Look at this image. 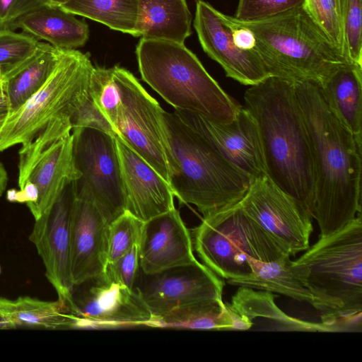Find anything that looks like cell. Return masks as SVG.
I'll return each mask as SVG.
<instances>
[{
	"label": "cell",
	"mask_w": 362,
	"mask_h": 362,
	"mask_svg": "<svg viewBox=\"0 0 362 362\" xmlns=\"http://www.w3.org/2000/svg\"><path fill=\"white\" fill-rule=\"evenodd\" d=\"M293 85L313 153L311 216L320 235H327L361 216L362 145L330 111L317 83L301 81Z\"/></svg>",
	"instance_id": "1"
},
{
	"label": "cell",
	"mask_w": 362,
	"mask_h": 362,
	"mask_svg": "<svg viewBox=\"0 0 362 362\" xmlns=\"http://www.w3.org/2000/svg\"><path fill=\"white\" fill-rule=\"evenodd\" d=\"M244 100V107L259 131L267 175L311 215L313 153L293 83L269 76L250 86L245 92Z\"/></svg>",
	"instance_id": "2"
},
{
	"label": "cell",
	"mask_w": 362,
	"mask_h": 362,
	"mask_svg": "<svg viewBox=\"0 0 362 362\" xmlns=\"http://www.w3.org/2000/svg\"><path fill=\"white\" fill-rule=\"evenodd\" d=\"M290 269L320 305L321 322L361 332L362 219L318 240Z\"/></svg>",
	"instance_id": "3"
},
{
	"label": "cell",
	"mask_w": 362,
	"mask_h": 362,
	"mask_svg": "<svg viewBox=\"0 0 362 362\" xmlns=\"http://www.w3.org/2000/svg\"><path fill=\"white\" fill-rule=\"evenodd\" d=\"M227 18L252 32L255 49L270 76L293 83L310 81L322 86L339 69L354 64L330 41L303 6L258 21H240L228 15Z\"/></svg>",
	"instance_id": "4"
},
{
	"label": "cell",
	"mask_w": 362,
	"mask_h": 362,
	"mask_svg": "<svg viewBox=\"0 0 362 362\" xmlns=\"http://www.w3.org/2000/svg\"><path fill=\"white\" fill-rule=\"evenodd\" d=\"M164 119L174 163L170 185L180 202L203 217L238 203L253 179L174 112L164 111Z\"/></svg>",
	"instance_id": "5"
},
{
	"label": "cell",
	"mask_w": 362,
	"mask_h": 362,
	"mask_svg": "<svg viewBox=\"0 0 362 362\" xmlns=\"http://www.w3.org/2000/svg\"><path fill=\"white\" fill-rule=\"evenodd\" d=\"M136 56L141 78L175 107L228 123L240 107L185 44L141 38Z\"/></svg>",
	"instance_id": "6"
},
{
	"label": "cell",
	"mask_w": 362,
	"mask_h": 362,
	"mask_svg": "<svg viewBox=\"0 0 362 362\" xmlns=\"http://www.w3.org/2000/svg\"><path fill=\"white\" fill-rule=\"evenodd\" d=\"M191 235L203 264L226 280L249 275L250 257L271 262L289 255L243 211L239 202L203 217Z\"/></svg>",
	"instance_id": "7"
},
{
	"label": "cell",
	"mask_w": 362,
	"mask_h": 362,
	"mask_svg": "<svg viewBox=\"0 0 362 362\" xmlns=\"http://www.w3.org/2000/svg\"><path fill=\"white\" fill-rule=\"evenodd\" d=\"M93 68L89 54L61 49L57 65L45 84L7 117L0 131V152L30 141L54 119L71 120L88 94Z\"/></svg>",
	"instance_id": "8"
},
{
	"label": "cell",
	"mask_w": 362,
	"mask_h": 362,
	"mask_svg": "<svg viewBox=\"0 0 362 362\" xmlns=\"http://www.w3.org/2000/svg\"><path fill=\"white\" fill-rule=\"evenodd\" d=\"M112 71L120 99L115 124L117 138L170 184L174 163L164 110L130 71L119 66Z\"/></svg>",
	"instance_id": "9"
},
{
	"label": "cell",
	"mask_w": 362,
	"mask_h": 362,
	"mask_svg": "<svg viewBox=\"0 0 362 362\" xmlns=\"http://www.w3.org/2000/svg\"><path fill=\"white\" fill-rule=\"evenodd\" d=\"M71 130L70 119H54L18 152V187L30 184L37 191V200L27 204L35 220L51 207L67 184L81 177L73 157Z\"/></svg>",
	"instance_id": "10"
},
{
	"label": "cell",
	"mask_w": 362,
	"mask_h": 362,
	"mask_svg": "<svg viewBox=\"0 0 362 362\" xmlns=\"http://www.w3.org/2000/svg\"><path fill=\"white\" fill-rule=\"evenodd\" d=\"M73 157L81 177L76 197L93 202L109 223L126 211L116 137L83 127L72 130Z\"/></svg>",
	"instance_id": "11"
},
{
	"label": "cell",
	"mask_w": 362,
	"mask_h": 362,
	"mask_svg": "<svg viewBox=\"0 0 362 362\" xmlns=\"http://www.w3.org/2000/svg\"><path fill=\"white\" fill-rule=\"evenodd\" d=\"M239 204L291 257L309 247L313 217L267 175L252 180Z\"/></svg>",
	"instance_id": "12"
},
{
	"label": "cell",
	"mask_w": 362,
	"mask_h": 362,
	"mask_svg": "<svg viewBox=\"0 0 362 362\" xmlns=\"http://www.w3.org/2000/svg\"><path fill=\"white\" fill-rule=\"evenodd\" d=\"M224 279L198 260L146 274L139 270L134 290L153 317L197 304L223 301Z\"/></svg>",
	"instance_id": "13"
},
{
	"label": "cell",
	"mask_w": 362,
	"mask_h": 362,
	"mask_svg": "<svg viewBox=\"0 0 362 362\" xmlns=\"http://www.w3.org/2000/svg\"><path fill=\"white\" fill-rule=\"evenodd\" d=\"M71 329H115L146 326L152 315L134 290L103 274L74 286Z\"/></svg>",
	"instance_id": "14"
},
{
	"label": "cell",
	"mask_w": 362,
	"mask_h": 362,
	"mask_svg": "<svg viewBox=\"0 0 362 362\" xmlns=\"http://www.w3.org/2000/svg\"><path fill=\"white\" fill-rule=\"evenodd\" d=\"M76 199L74 182L66 185L51 207L35 220L29 240L42 258L45 275L58 298L72 305L71 272L72 214Z\"/></svg>",
	"instance_id": "15"
},
{
	"label": "cell",
	"mask_w": 362,
	"mask_h": 362,
	"mask_svg": "<svg viewBox=\"0 0 362 362\" xmlns=\"http://www.w3.org/2000/svg\"><path fill=\"white\" fill-rule=\"evenodd\" d=\"M174 113L253 180L267 175L259 131L244 106L239 107L235 118L228 123L214 122L185 110H175Z\"/></svg>",
	"instance_id": "16"
},
{
	"label": "cell",
	"mask_w": 362,
	"mask_h": 362,
	"mask_svg": "<svg viewBox=\"0 0 362 362\" xmlns=\"http://www.w3.org/2000/svg\"><path fill=\"white\" fill-rule=\"evenodd\" d=\"M194 27L203 50L221 66L227 77L254 86L270 76L255 49L243 50L234 44L230 28L208 2L196 1Z\"/></svg>",
	"instance_id": "17"
},
{
	"label": "cell",
	"mask_w": 362,
	"mask_h": 362,
	"mask_svg": "<svg viewBox=\"0 0 362 362\" xmlns=\"http://www.w3.org/2000/svg\"><path fill=\"white\" fill-rule=\"evenodd\" d=\"M115 140L126 211L144 222L175 208L170 184L123 141Z\"/></svg>",
	"instance_id": "18"
},
{
	"label": "cell",
	"mask_w": 362,
	"mask_h": 362,
	"mask_svg": "<svg viewBox=\"0 0 362 362\" xmlns=\"http://www.w3.org/2000/svg\"><path fill=\"white\" fill-rule=\"evenodd\" d=\"M139 255L140 270L146 274L197 260L191 232L175 208L144 222Z\"/></svg>",
	"instance_id": "19"
},
{
	"label": "cell",
	"mask_w": 362,
	"mask_h": 362,
	"mask_svg": "<svg viewBox=\"0 0 362 362\" xmlns=\"http://www.w3.org/2000/svg\"><path fill=\"white\" fill-rule=\"evenodd\" d=\"M109 225L93 202L76 197L72 214L71 248L74 286L104 272L107 264Z\"/></svg>",
	"instance_id": "20"
},
{
	"label": "cell",
	"mask_w": 362,
	"mask_h": 362,
	"mask_svg": "<svg viewBox=\"0 0 362 362\" xmlns=\"http://www.w3.org/2000/svg\"><path fill=\"white\" fill-rule=\"evenodd\" d=\"M277 295L240 286L226 306L236 322V330L310 332H341L337 327L289 316L275 303Z\"/></svg>",
	"instance_id": "21"
},
{
	"label": "cell",
	"mask_w": 362,
	"mask_h": 362,
	"mask_svg": "<svg viewBox=\"0 0 362 362\" xmlns=\"http://www.w3.org/2000/svg\"><path fill=\"white\" fill-rule=\"evenodd\" d=\"M44 40L58 49H76L89 37L88 25L60 6H44L17 18L11 29Z\"/></svg>",
	"instance_id": "22"
},
{
	"label": "cell",
	"mask_w": 362,
	"mask_h": 362,
	"mask_svg": "<svg viewBox=\"0 0 362 362\" xmlns=\"http://www.w3.org/2000/svg\"><path fill=\"white\" fill-rule=\"evenodd\" d=\"M362 66L349 64L320 86L330 111L362 145Z\"/></svg>",
	"instance_id": "23"
},
{
	"label": "cell",
	"mask_w": 362,
	"mask_h": 362,
	"mask_svg": "<svg viewBox=\"0 0 362 362\" xmlns=\"http://www.w3.org/2000/svg\"><path fill=\"white\" fill-rule=\"evenodd\" d=\"M191 23L186 0H138L137 37L185 44Z\"/></svg>",
	"instance_id": "24"
},
{
	"label": "cell",
	"mask_w": 362,
	"mask_h": 362,
	"mask_svg": "<svg viewBox=\"0 0 362 362\" xmlns=\"http://www.w3.org/2000/svg\"><path fill=\"white\" fill-rule=\"evenodd\" d=\"M61 49L39 41L34 53L1 81L9 115L16 111L45 84L59 60Z\"/></svg>",
	"instance_id": "25"
},
{
	"label": "cell",
	"mask_w": 362,
	"mask_h": 362,
	"mask_svg": "<svg viewBox=\"0 0 362 362\" xmlns=\"http://www.w3.org/2000/svg\"><path fill=\"white\" fill-rule=\"evenodd\" d=\"M0 314L6 322L7 329H71L74 321L69 305L59 298L46 301L30 296L16 299L0 297Z\"/></svg>",
	"instance_id": "26"
},
{
	"label": "cell",
	"mask_w": 362,
	"mask_h": 362,
	"mask_svg": "<svg viewBox=\"0 0 362 362\" xmlns=\"http://www.w3.org/2000/svg\"><path fill=\"white\" fill-rule=\"evenodd\" d=\"M291 256L286 255L271 262L249 259L252 272L245 277L227 280L233 286H245L284 295L310 304L318 312L320 305L312 293L290 269Z\"/></svg>",
	"instance_id": "27"
},
{
	"label": "cell",
	"mask_w": 362,
	"mask_h": 362,
	"mask_svg": "<svg viewBox=\"0 0 362 362\" xmlns=\"http://www.w3.org/2000/svg\"><path fill=\"white\" fill-rule=\"evenodd\" d=\"M148 327L208 330H236V322L223 301L200 303L153 317Z\"/></svg>",
	"instance_id": "28"
},
{
	"label": "cell",
	"mask_w": 362,
	"mask_h": 362,
	"mask_svg": "<svg viewBox=\"0 0 362 362\" xmlns=\"http://www.w3.org/2000/svg\"><path fill=\"white\" fill-rule=\"evenodd\" d=\"M59 6L74 15L137 37L138 0H69Z\"/></svg>",
	"instance_id": "29"
},
{
	"label": "cell",
	"mask_w": 362,
	"mask_h": 362,
	"mask_svg": "<svg viewBox=\"0 0 362 362\" xmlns=\"http://www.w3.org/2000/svg\"><path fill=\"white\" fill-rule=\"evenodd\" d=\"M39 40L8 29L0 30V81L23 64L35 51Z\"/></svg>",
	"instance_id": "30"
},
{
	"label": "cell",
	"mask_w": 362,
	"mask_h": 362,
	"mask_svg": "<svg viewBox=\"0 0 362 362\" xmlns=\"http://www.w3.org/2000/svg\"><path fill=\"white\" fill-rule=\"evenodd\" d=\"M143 224L144 221L127 211L110 223L107 232V264L115 262L134 245H139Z\"/></svg>",
	"instance_id": "31"
},
{
	"label": "cell",
	"mask_w": 362,
	"mask_h": 362,
	"mask_svg": "<svg viewBox=\"0 0 362 362\" xmlns=\"http://www.w3.org/2000/svg\"><path fill=\"white\" fill-rule=\"evenodd\" d=\"M88 93L95 106L115 130L120 99L113 77L112 67L94 66L90 76Z\"/></svg>",
	"instance_id": "32"
},
{
	"label": "cell",
	"mask_w": 362,
	"mask_h": 362,
	"mask_svg": "<svg viewBox=\"0 0 362 362\" xmlns=\"http://www.w3.org/2000/svg\"><path fill=\"white\" fill-rule=\"evenodd\" d=\"M344 53L362 66V0H339Z\"/></svg>",
	"instance_id": "33"
},
{
	"label": "cell",
	"mask_w": 362,
	"mask_h": 362,
	"mask_svg": "<svg viewBox=\"0 0 362 362\" xmlns=\"http://www.w3.org/2000/svg\"><path fill=\"white\" fill-rule=\"evenodd\" d=\"M303 6L330 41L345 55L339 0H304Z\"/></svg>",
	"instance_id": "34"
},
{
	"label": "cell",
	"mask_w": 362,
	"mask_h": 362,
	"mask_svg": "<svg viewBox=\"0 0 362 362\" xmlns=\"http://www.w3.org/2000/svg\"><path fill=\"white\" fill-rule=\"evenodd\" d=\"M304 0H238L234 16L249 21L268 18L303 6Z\"/></svg>",
	"instance_id": "35"
},
{
	"label": "cell",
	"mask_w": 362,
	"mask_h": 362,
	"mask_svg": "<svg viewBox=\"0 0 362 362\" xmlns=\"http://www.w3.org/2000/svg\"><path fill=\"white\" fill-rule=\"evenodd\" d=\"M139 270V245H136L115 262L107 263L103 274L107 279L134 290Z\"/></svg>",
	"instance_id": "36"
},
{
	"label": "cell",
	"mask_w": 362,
	"mask_h": 362,
	"mask_svg": "<svg viewBox=\"0 0 362 362\" xmlns=\"http://www.w3.org/2000/svg\"><path fill=\"white\" fill-rule=\"evenodd\" d=\"M71 125L72 130L93 128L117 137L112 125L93 104L89 93L71 117Z\"/></svg>",
	"instance_id": "37"
},
{
	"label": "cell",
	"mask_w": 362,
	"mask_h": 362,
	"mask_svg": "<svg viewBox=\"0 0 362 362\" xmlns=\"http://www.w3.org/2000/svg\"><path fill=\"white\" fill-rule=\"evenodd\" d=\"M49 0H16L11 10L9 24L21 15L47 6Z\"/></svg>",
	"instance_id": "38"
},
{
	"label": "cell",
	"mask_w": 362,
	"mask_h": 362,
	"mask_svg": "<svg viewBox=\"0 0 362 362\" xmlns=\"http://www.w3.org/2000/svg\"><path fill=\"white\" fill-rule=\"evenodd\" d=\"M16 1L0 0V30L11 29L10 16Z\"/></svg>",
	"instance_id": "39"
},
{
	"label": "cell",
	"mask_w": 362,
	"mask_h": 362,
	"mask_svg": "<svg viewBox=\"0 0 362 362\" xmlns=\"http://www.w3.org/2000/svg\"><path fill=\"white\" fill-rule=\"evenodd\" d=\"M8 115L9 110L2 88V85L0 81V131L3 127Z\"/></svg>",
	"instance_id": "40"
},
{
	"label": "cell",
	"mask_w": 362,
	"mask_h": 362,
	"mask_svg": "<svg viewBox=\"0 0 362 362\" xmlns=\"http://www.w3.org/2000/svg\"><path fill=\"white\" fill-rule=\"evenodd\" d=\"M7 180V173L2 163L0 162V197L6 189Z\"/></svg>",
	"instance_id": "41"
},
{
	"label": "cell",
	"mask_w": 362,
	"mask_h": 362,
	"mask_svg": "<svg viewBox=\"0 0 362 362\" xmlns=\"http://www.w3.org/2000/svg\"><path fill=\"white\" fill-rule=\"evenodd\" d=\"M69 0H49L47 5L59 6Z\"/></svg>",
	"instance_id": "42"
},
{
	"label": "cell",
	"mask_w": 362,
	"mask_h": 362,
	"mask_svg": "<svg viewBox=\"0 0 362 362\" xmlns=\"http://www.w3.org/2000/svg\"><path fill=\"white\" fill-rule=\"evenodd\" d=\"M0 329H7L6 322L0 314Z\"/></svg>",
	"instance_id": "43"
},
{
	"label": "cell",
	"mask_w": 362,
	"mask_h": 362,
	"mask_svg": "<svg viewBox=\"0 0 362 362\" xmlns=\"http://www.w3.org/2000/svg\"><path fill=\"white\" fill-rule=\"evenodd\" d=\"M0 273H1V267H0Z\"/></svg>",
	"instance_id": "44"
}]
</instances>
